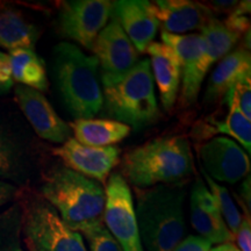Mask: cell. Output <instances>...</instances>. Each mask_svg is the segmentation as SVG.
<instances>
[{
  "label": "cell",
  "mask_w": 251,
  "mask_h": 251,
  "mask_svg": "<svg viewBox=\"0 0 251 251\" xmlns=\"http://www.w3.org/2000/svg\"><path fill=\"white\" fill-rule=\"evenodd\" d=\"M121 171L137 188L183 184L194 172L190 143L183 136L158 137L124 156Z\"/></svg>",
  "instance_id": "6da1fadb"
},
{
  "label": "cell",
  "mask_w": 251,
  "mask_h": 251,
  "mask_svg": "<svg viewBox=\"0 0 251 251\" xmlns=\"http://www.w3.org/2000/svg\"><path fill=\"white\" fill-rule=\"evenodd\" d=\"M41 192L63 221L81 235L103 226L105 187L98 181L59 166L49 172Z\"/></svg>",
  "instance_id": "7a4b0ae2"
},
{
  "label": "cell",
  "mask_w": 251,
  "mask_h": 251,
  "mask_svg": "<svg viewBox=\"0 0 251 251\" xmlns=\"http://www.w3.org/2000/svg\"><path fill=\"white\" fill-rule=\"evenodd\" d=\"M183 184L137 191L136 219L144 251H174L184 240Z\"/></svg>",
  "instance_id": "3957f363"
},
{
  "label": "cell",
  "mask_w": 251,
  "mask_h": 251,
  "mask_svg": "<svg viewBox=\"0 0 251 251\" xmlns=\"http://www.w3.org/2000/svg\"><path fill=\"white\" fill-rule=\"evenodd\" d=\"M54 72L57 89L69 112L77 119H92L102 108L99 63L72 43L55 47Z\"/></svg>",
  "instance_id": "277c9868"
},
{
  "label": "cell",
  "mask_w": 251,
  "mask_h": 251,
  "mask_svg": "<svg viewBox=\"0 0 251 251\" xmlns=\"http://www.w3.org/2000/svg\"><path fill=\"white\" fill-rule=\"evenodd\" d=\"M103 105L115 121L140 130L159 117L149 59H142L127 76L102 90Z\"/></svg>",
  "instance_id": "5b68a950"
},
{
  "label": "cell",
  "mask_w": 251,
  "mask_h": 251,
  "mask_svg": "<svg viewBox=\"0 0 251 251\" xmlns=\"http://www.w3.org/2000/svg\"><path fill=\"white\" fill-rule=\"evenodd\" d=\"M23 234L30 251H87L83 235L69 227L46 200L23 207Z\"/></svg>",
  "instance_id": "8992f818"
},
{
  "label": "cell",
  "mask_w": 251,
  "mask_h": 251,
  "mask_svg": "<svg viewBox=\"0 0 251 251\" xmlns=\"http://www.w3.org/2000/svg\"><path fill=\"white\" fill-rule=\"evenodd\" d=\"M103 226L124 251H144L130 187L121 174H113L105 187Z\"/></svg>",
  "instance_id": "52a82bcc"
},
{
  "label": "cell",
  "mask_w": 251,
  "mask_h": 251,
  "mask_svg": "<svg viewBox=\"0 0 251 251\" xmlns=\"http://www.w3.org/2000/svg\"><path fill=\"white\" fill-rule=\"evenodd\" d=\"M111 15L112 2L106 0L63 1L57 15L58 31L62 36L92 50Z\"/></svg>",
  "instance_id": "ba28073f"
},
{
  "label": "cell",
  "mask_w": 251,
  "mask_h": 251,
  "mask_svg": "<svg viewBox=\"0 0 251 251\" xmlns=\"http://www.w3.org/2000/svg\"><path fill=\"white\" fill-rule=\"evenodd\" d=\"M92 51L98 59L103 87L118 83L139 63V52L113 18L99 33Z\"/></svg>",
  "instance_id": "9c48e42d"
},
{
  "label": "cell",
  "mask_w": 251,
  "mask_h": 251,
  "mask_svg": "<svg viewBox=\"0 0 251 251\" xmlns=\"http://www.w3.org/2000/svg\"><path fill=\"white\" fill-rule=\"evenodd\" d=\"M198 155L201 161V170L214 181L235 184L249 176V155L229 137H213L200 146Z\"/></svg>",
  "instance_id": "30bf717a"
},
{
  "label": "cell",
  "mask_w": 251,
  "mask_h": 251,
  "mask_svg": "<svg viewBox=\"0 0 251 251\" xmlns=\"http://www.w3.org/2000/svg\"><path fill=\"white\" fill-rule=\"evenodd\" d=\"M163 45L172 49L179 61L181 69V90L179 103L186 108L198 100L201 84L205 78L200 74V65L205 55V42L201 34L162 33Z\"/></svg>",
  "instance_id": "8fae6325"
},
{
  "label": "cell",
  "mask_w": 251,
  "mask_h": 251,
  "mask_svg": "<svg viewBox=\"0 0 251 251\" xmlns=\"http://www.w3.org/2000/svg\"><path fill=\"white\" fill-rule=\"evenodd\" d=\"M52 152L64 162L65 168L102 185L120 162L121 150L118 147L84 146L69 137L62 146L52 149Z\"/></svg>",
  "instance_id": "7c38bea8"
},
{
  "label": "cell",
  "mask_w": 251,
  "mask_h": 251,
  "mask_svg": "<svg viewBox=\"0 0 251 251\" xmlns=\"http://www.w3.org/2000/svg\"><path fill=\"white\" fill-rule=\"evenodd\" d=\"M14 99L41 139L61 144L70 137V126L56 113L42 92L17 85L14 87Z\"/></svg>",
  "instance_id": "4fadbf2b"
},
{
  "label": "cell",
  "mask_w": 251,
  "mask_h": 251,
  "mask_svg": "<svg viewBox=\"0 0 251 251\" xmlns=\"http://www.w3.org/2000/svg\"><path fill=\"white\" fill-rule=\"evenodd\" d=\"M112 15L137 52L146 51L159 28L151 2L143 0H119L112 2Z\"/></svg>",
  "instance_id": "5bb4252c"
},
{
  "label": "cell",
  "mask_w": 251,
  "mask_h": 251,
  "mask_svg": "<svg viewBox=\"0 0 251 251\" xmlns=\"http://www.w3.org/2000/svg\"><path fill=\"white\" fill-rule=\"evenodd\" d=\"M152 11L162 26L163 33L183 35L200 30L213 19L214 12L202 2L190 0H158L151 2Z\"/></svg>",
  "instance_id": "9a60e30c"
},
{
  "label": "cell",
  "mask_w": 251,
  "mask_h": 251,
  "mask_svg": "<svg viewBox=\"0 0 251 251\" xmlns=\"http://www.w3.org/2000/svg\"><path fill=\"white\" fill-rule=\"evenodd\" d=\"M190 207L191 224L199 236L216 246L233 242V235L226 227L214 197L200 177L197 178L192 187Z\"/></svg>",
  "instance_id": "2e32d148"
},
{
  "label": "cell",
  "mask_w": 251,
  "mask_h": 251,
  "mask_svg": "<svg viewBox=\"0 0 251 251\" xmlns=\"http://www.w3.org/2000/svg\"><path fill=\"white\" fill-rule=\"evenodd\" d=\"M150 56V67L153 70L159 97L165 111L174 108L181 80L179 61L172 49L163 43L152 42L146 50Z\"/></svg>",
  "instance_id": "e0dca14e"
},
{
  "label": "cell",
  "mask_w": 251,
  "mask_h": 251,
  "mask_svg": "<svg viewBox=\"0 0 251 251\" xmlns=\"http://www.w3.org/2000/svg\"><path fill=\"white\" fill-rule=\"evenodd\" d=\"M247 75H251L249 49L237 48L231 50L213 70L203 97L205 102L213 103L225 99L235 84Z\"/></svg>",
  "instance_id": "ac0fdd59"
},
{
  "label": "cell",
  "mask_w": 251,
  "mask_h": 251,
  "mask_svg": "<svg viewBox=\"0 0 251 251\" xmlns=\"http://www.w3.org/2000/svg\"><path fill=\"white\" fill-rule=\"evenodd\" d=\"M69 126L77 142L96 148L113 147L131 131L129 126L109 119H77Z\"/></svg>",
  "instance_id": "d6986e66"
},
{
  "label": "cell",
  "mask_w": 251,
  "mask_h": 251,
  "mask_svg": "<svg viewBox=\"0 0 251 251\" xmlns=\"http://www.w3.org/2000/svg\"><path fill=\"white\" fill-rule=\"evenodd\" d=\"M40 30L25 17L23 12L8 6H0V48L34 49Z\"/></svg>",
  "instance_id": "ffe728a7"
},
{
  "label": "cell",
  "mask_w": 251,
  "mask_h": 251,
  "mask_svg": "<svg viewBox=\"0 0 251 251\" xmlns=\"http://www.w3.org/2000/svg\"><path fill=\"white\" fill-rule=\"evenodd\" d=\"M29 174V159L24 144L0 122V180L24 183Z\"/></svg>",
  "instance_id": "44dd1931"
},
{
  "label": "cell",
  "mask_w": 251,
  "mask_h": 251,
  "mask_svg": "<svg viewBox=\"0 0 251 251\" xmlns=\"http://www.w3.org/2000/svg\"><path fill=\"white\" fill-rule=\"evenodd\" d=\"M8 59L13 81L39 92L47 91L49 83L46 64L34 49L12 50L8 52Z\"/></svg>",
  "instance_id": "7402d4cb"
},
{
  "label": "cell",
  "mask_w": 251,
  "mask_h": 251,
  "mask_svg": "<svg viewBox=\"0 0 251 251\" xmlns=\"http://www.w3.org/2000/svg\"><path fill=\"white\" fill-rule=\"evenodd\" d=\"M201 36L205 42V55L201 61L200 72L205 78L213 64L221 61L228 55L241 39L240 34L230 30L222 21L213 20L201 29Z\"/></svg>",
  "instance_id": "603a6c76"
},
{
  "label": "cell",
  "mask_w": 251,
  "mask_h": 251,
  "mask_svg": "<svg viewBox=\"0 0 251 251\" xmlns=\"http://www.w3.org/2000/svg\"><path fill=\"white\" fill-rule=\"evenodd\" d=\"M211 134H225L233 137L246 150L248 155L251 152V122L240 111L233 106H229V113L224 121H213L209 126ZM229 137V139H230Z\"/></svg>",
  "instance_id": "cb8c5ba5"
},
{
  "label": "cell",
  "mask_w": 251,
  "mask_h": 251,
  "mask_svg": "<svg viewBox=\"0 0 251 251\" xmlns=\"http://www.w3.org/2000/svg\"><path fill=\"white\" fill-rule=\"evenodd\" d=\"M0 251H26L23 246V206L18 202L0 213Z\"/></svg>",
  "instance_id": "d4e9b609"
},
{
  "label": "cell",
  "mask_w": 251,
  "mask_h": 251,
  "mask_svg": "<svg viewBox=\"0 0 251 251\" xmlns=\"http://www.w3.org/2000/svg\"><path fill=\"white\" fill-rule=\"evenodd\" d=\"M201 174L203 179H205L206 186L209 187V192L214 197L226 227L228 228V230L230 231V234L234 237L238 227H240L241 222H242V214L238 211L237 206L235 205L233 198H231L230 193L228 192L227 188L221 186V185L213 180L212 178H209L202 170Z\"/></svg>",
  "instance_id": "484cf974"
},
{
  "label": "cell",
  "mask_w": 251,
  "mask_h": 251,
  "mask_svg": "<svg viewBox=\"0 0 251 251\" xmlns=\"http://www.w3.org/2000/svg\"><path fill=\"white\" fill-rule=\"evenodd\" d=\"M225 102L240 111L247 119H251V79L250 75L241 78L226 96Z\"/></svg>",
  "instance_id": "4316f807"
},
{
  "label": "cell",
  "mask_w": 251,
  "mask_h": 251,
  "mask_svg": "<svg viewBox=\"0 0 251 251\" xmlns=\"http://www.w3.org/2000/svg\"><path fill=\"white\" fill-rule=\"evenodd\" d=\"M83 236L89 242L90 251H124L105 226L91 229Z\"/></svg>",
  "instance_id": "83f0119b"
},
{
  "label": "cell",
  "mask_w": 251,
  "mask_h": 251,
  "mask_svg": "<svg viewBox=\"0 0 251 251\" xmlns=\"http://www.w3.org/2000/svg\"><path fill=\"white\" fill-rule=\"evenodd\" d=\"M234 240H236L237 248L241 251H251V225L249 214L242 216V222L235 234Z\"/></svg>",
  "instance_id": "f1b7e54d"
},
{
  "label": "cell",
  "mask_w": 251,
  "mask_h": 251,
  "mask_svg": "<svg viewBox=\"0 0 251 251\" xmlns=\"http://www.w3.org/2000/svg\"><path fill=\"white\" fill-rule=\"evenodd\" d=\"M211 248L212 244L205 238L199 235H191L184 238L174 251H209Z\"/></svg>",
  "instance_id": "f546056e"
},
{
  "label": "cell",
  "mask_w": 251,
  "mask_h": 251,
  "mask_svg": "<svg viewBox=\"0 0 251 251\" xmlns=\"http://www.w3.org/2000/svg\"><path fill=\"white\" fill-rule=\"evenodd\" d=\"M13 79L11 76L8 54L0 50V93H5L13 86Z\"/></svg>",
  "instance_id": "4dcf8cb0"
},
{
  "label": "cell",
  "mask_w": 251,
  "mask_h": 251,
  "mask_svg": "<svg viewBox=\"0 0 251 251\" xmlns=\"http://www.w3.org/2000/svg\"><path fill=\"white\" fill-rule=\"evenodd\" d=\"M18 191L19 188L17 185L0 180V207L14 199V197L18 194Z\"/></svg>",
  "instance_id": "1f68e13d"
},
{
  "label": "cell",
  "mask_w": 251,
  "mask_h": 251,
  "mask_svg": "<svg viewBox=\"0 0 251 251\" xmlns=\"http://www.w3.org/2000/svg\"><path fill=\"white\" fill-rule=\"evenodd\" d=\"M209 251H241V250L238 249L233 242H227V243L218 244L216 247L211 248V250Z\"/></svg>",
  "instance_id": "d6a6232c"
},
{
  "label": "cell",
  "mask_w": 251,
  "mask_h": 251,
  "mask_svg": "<svg viewBox=\"0 0 251 251\" xmlns=\"http://www.w3.org/2000/svg\"><path fill=\"white\" fill-rule=\"evenodd\" d=\"M242 194L244 198V201L248 203V208L250 209V177L249 176H248L247 180L243 183Z\"/></svg>",
  "instance_id": "836d02e7"
}]
</instances>
